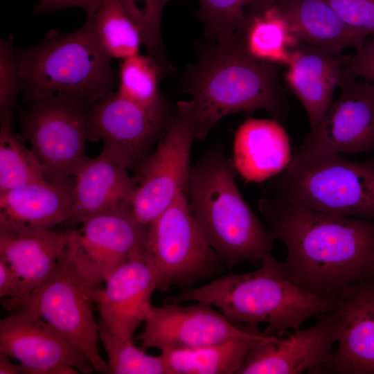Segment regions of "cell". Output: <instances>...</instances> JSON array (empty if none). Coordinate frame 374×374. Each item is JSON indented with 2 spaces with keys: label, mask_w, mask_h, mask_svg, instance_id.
<instances>
[{
  "label": "cell",
  "mask_w": 374,
  "mask_h": 374,
  "mask_svg": "<svg viewBox=\"0 0 374 374\" xmlns=\"http://www.w3.org/2000/svg\"><path fill=\"white\" fill-rule=\"evenodd\" d=\"M99 285L80 267L69 242L53 271L33 292L27 306L82 350L95 371L108 373L107 363L100 355L98 322L93 312Z\"/></svg>",
  "instance_id": "8"
},
{
  "label": "cell",
  "mask_w": 374,
  "mask_h": 374,
  "mask_svg": "<svg viewBox=\"0 0 374 374\" xmlns=\"http://www.w3.org/2000/svg\"><path fill=\"white\" fill-rule=\"evenodd\" d=\"M299 40L335 52L361 48L368 33L345 23L324 0H273Z\"/></svg>",
  "instance_id": "24"
},
{
  "label": "cell",
  "mask_w": 374,
  "mask_h": 374,
  "mask_svg": "<svg viewBox=\"0 0 374 374\" xmlns=\"http://www.w3.org/2000/svg\"><path fill=\"white\" fill-rule=\"evenodd\" d=\"M24 139L12 128H1L0 193L46 180L39 161Z\"/></svg>",
  "instance_id": "29"
},
{
  "label": "cell",
  "mask_w": 374,
  "mask_h": 374,
  "mask_svg": "<svg viewBox=\"0 0 374 374\" xmlns=\"http://www.w3.org/2000/svg\"><path fill=\"white\" fill-rule=\"evenodd\" d=\"M195 138L188 123L177 114L156 149L139 164L130 207L141 224L148 226L186 191Z\"/></svg>",
  "instance_id": "12"
},
{
  "label": "cell",
  "mask_w": 374,
  "mask_h": 374,
  "mask_svg": "<svg viewBox=\"0 0 374 374\" xmlns=\"http://www.w3.org/2000/svg\"><path fill=\"white\" fill-rule=\"evenodd\" d=\"M143 256L159 292L190 287L225 266L198 226L184 191L149 224Z\"/></svg>",
  "instance_id": "7"
},
{
  "label": "cell",
  "mask_w": 374,
  "mask_h": 374,
  "mask_svg": "<svg viewBox=\"0 0 374 374\" xmlns=\"http://www.w3.org/2000/svg\"><path fill=\"white\" fill-rule=\"evenodd\" d=\"M197 15L208 35L217 41L245 31L252 12L271 0H197Z\"/></svg>",
  "instance_id": "31"
},
{
  "label": "cell",
  "mask_w": 374,
  "mask_h": 374,
  "mask_svg": "<svg viewBox=\"0 0 374 374\" xmlns=\"http://www.w3.org/2000/svg\"><path fill=\"white\" fill-rule=\"evenodd\" d=\"M292 155L290 138L275 119L248 118L235 133L233 163L248 182L278 175L290 164Z\"/></svg>",
  "instance_id": "23"
},
{
  "label": "cell",
  "mask_w": 374,
  "mask_h": 374,
  "mask_svg": "<svg viewBox=\"0 0 374 374\" xmlns=\"http://www.w3.org/2000/svg\"><path fill=\"white\" fill-rule=\"evenodd\" d=\"M73 177L47 180L0 193V231L53 229L68 222L73 202Z\"/></svg>",
  "instance_id": "21"
},
{
  "label": "cell",
  "mask_w": 374,
  "mask_h": 374,
  "mask_svg": "<svg viewBox=\"0 0 374 374\" xmlns=\"http://www.w3.org/2000/svg\"><path fill=\"white\" fill-rule=\"evenodd\" d=\"M341 93L293 152L290 164L299 165L342 154L374 150V85L357 80L344 66Z\"/></svg>",
  "instance_id": "10"
},
{
  "label": "cell",
  "mask_w": 374,
  "mask_h": 374,
  "mask_svg": "<svg viewBox=\"0 0 374 374\" xmlns=\"http://www.w3.org/2000/svg\"><path fill=\"white\" fill-rule=\"evenodd\" d=\"M21 280L10 265L0 257V297L12 300L19 294Z\"/></svg>",
  "instance_id": "37"
},
{
  "label": "cell",
  "mask_w": 374,
  "mask_h": 374,
  "mask_svg": "<svg viewBox=\"0 0 374 374\" xmlns=\"http://www.w3.org/2000/svg\"><path fill=\"white\" fill-rule=\"evenodd\" d=\"M99 339L108 357L109 374H168L161 356L137 347L133 338L119 336L98 321Z\"/></svg>",
  "instance_id": "30"
},
{
  "label": "cell",
  "mask_w": 374,
  "mask_h": 374,
  "mask_svg": "<svg viewBox=\"0 0 374 374\" xmlns=\"http://www.w3.org/2000/svg\"><path fill=\"white\" fill-rule=\"evenodd\" d=\"M96 295L100 320L114 333L133 338L152 306L155 276L143 255L127 261L105 280Z\"/></svg>",
  "instance_id": "19"
},
{
  "label": "cell",
  "mask_w": 374,
  "mask_h": 374,
  "mask_svg": "<svg viewBox=\"0 0 374 374\" xmlns=\"http://www.w3.org/2000/svg\"><path fill=\"white\" fill-rule=\"evenodd\" d=\"M139 28L149 54L164 64L161 21L165 6L174 0H119Z\"/></svg>",
  "instance_id": "32"
},
{
  "label": "cell",
  "mask_w": 374,
  "mask_h": 374,
  "mask_svg": "<svg viewBox=\"0 0 374 374\" xmlns=\"http://www.w3.org/2000/svg\"><path fill=\"white\" fill-rule=\"evenodd\" d=\"M346 55L299 41L292 52L285 81L304 107L310 130L321 120L340 85Z\"/></svg>",
  "instance_id": "20"
},
{
  "label": "cell",
  "mask_w": 374,
  "mask_h": 374,
  "mask_svg": "<svg viewBox=\"0 0 374 374\" xmlns=\"http://www.w3.org/2000/svg\"><path fill=\"white\" fill-rule=\"evenodd\" d=\"M244 41L253 57L276 64H287L299 42L271 1L253 11L244 31Z\"/></svg>",
  "instance_id": "26"
},
{
  "label": "cell",
  "mask_w": 374,
  "mask_h": 374,
  "mask_svg": "<svg viewBox=\"0 0 374 374\" xmlns=\"http://www.w3.org/2000/svg\"><path fill=\"white\" fill-rule=\"evenodd\" d=\"M341 328L332 358L315 373L374 374V278L337 294Z\"/></svg>",
  "instance_id": "17"
},
{
  "label": "cell",
  "mask_w": 374,
  "mask_h": 374,
  "mask_svg": "<svg viewBox=\"0 0 374 374\" xmlns=\"http://www.w3.org/2000/svg\"><path fill=\"white\" fill-rule=\"evenodd\" d=\"M348 25L374 37V0H324Z\"/></svg>",
  "instance_id": "34"
},
{
  "label": "cell",
  "mask_w": 374,
  "mask_h": 374,
  "mask_svg": "<svg viewBox=\"0 0 374 374\" xmlns=\"http://www.w3.org/2000/svg\"><path fill=\"white\" fill-rule=\"evenodd\" d=\"M169 69L151 55H135L121 61L118 67V87L122 97L145 107L164 103L159 82Z\"/></svg>",
  "instance_id": "28"
},
{
  "label": "cell",
  "mask_w": 374,
  "mask_h": 374,
  "mask_svg": "<svg viewBox=\"0 0 374 374\" xmlns=\"http://www.w3.org/2000/svg\"><path fill=\"white\" fill-rule=\"evenodd\" d=\"M345 67L357 78L374 85V37L353 55H346Z\"/></svg>",
  "instance_id": "35"
},
{
  "label": "cell",
  "mask_w": 374,
  "mask_h": 374,
  "mask_svg": "<svg viewBox=\"0 0 374 374\" xmlns=\"http://www.w3.org/2000/svg\"><path fill=\"white\" fill-rule=\"evenodd\" d=\"M0 351L19 362L21 373L43 374L51 367L69 365L80 373L95 371L88 357L28 305L0 321Z\"/></svg>",
  "instance_id": "16"
},
{
  "label": "cell",
  "mask_w": 374,
  "mask_h": 374,
  "mask_svg": "<svg viewBox=\"0 0 374 374\" xmlns=\"http://www.w3.org/2000/svg\"><path fill=\"white\" fill-rule=\"evenodd\" d=\"M235 170L223 154L209 153L191 168L186 188L198 226L229 269L261 260L276 239L242 196Z\"/></svg>",
  "instance_id": "4"
},
{
  "label": "cell",
  "mask_w": 374,
  "mask_h": 374,
  "mask_svg": "<svg viewBox=\"0 0 374 374\" xmlns=\"http://www.w3.org/2000/svg\"><path fill=\"white\" fill-rule=\"evenodd\" d=\"M254 271L230 273L196 288H185L170 301H203L217 308L235 323H267L264 332L283 335L308 319L332 311L337 294L323 296L306 291L285 275L282 262L270 253Z\"/></svg>",
  "instance_id": "3"
},
{
  "label": "cell",
  "mask_w": 374,
  "mask_h": 374,
  "mask_svg": "<svg viewBox=\"0 0 374 374\" xmlns=\"http://www.w3.org/2000/svg\"><path fill=\"white\" fill-rule=\"evenodd\" d=\"M275 197L326 213L374 220V157L332 154L292 165L273 182Z\"/></svg>",
  "instance_id": "6"
},
{
  "label": "cell",
  "mask_w": 374,
  "mask_h": 374,
  "mask_svg": "<svg viewBox=\"0 0 374 374\" xmlns=\"http://www.w3.org/2000/svg\"><path fill=\"white\" fill-rule=\"evenodd\" d=\"M87 105L75 94L59 93L34 101L21 113L23 136L47 181L66 180L87 159Z\"/></svg>",
  "instance_id": "9"
},
{
  "label": "cell",
  "mask_w": 374,
  "mask_h": 374,
  "mask_svg": "<svg viewBox=\"0 0 374 374\" xmlns=\"http://www.w3.org/2000/svg\"><path fill=\"white\" fill-rule=\"evenodd\" d=\"M141 332L136 337L141 348L160 351L200 347L233 339L262 335L258 325L235 323L203 301L183 305L171 301L152 306Z\"/></svg>",
  "instance_id": "13"
},
{
  "label": "cell",
  "mask_w": 374,
  "mask_h": 374,
  "mask_svg": "<svg viewBox=\"0 0 374 374\" xmlns=\"http://www.w3.org/2000/svg\"><path fill=\"white\" fill-rule=\"evenodd\" d=\"M171 122L165 103L145 107L116 91L87 105L88 141H102L103 150L128 169L144 160Z\"/></svg>",
  "instance_id": "11"
},
{
  "label": "cell",
  "mask_w": 374,
  "mask_h": 374,
  "mask_svg": "<svg viewBox=\"0 0 374 374\" xmlns=\"http://www.w3.org/2000/svg\"><path fill=\"white\" fill-rule=\"evenodd\" d=\"M317 318L310 328L286 331L257 344L246 355L237 374L315 373L332 358V348L341 328L336 310Z\"/></svg>",
  "instance_id": "15"
},
{
  "label": "cell",
  "mask_w": 374,
  "mask_h": 374,
  "mask_svg": "<svg viewBox=\"0 0 374 374\" xmlns=\"http://www.w3.org/2000/svg\"><path fill=\"white\" fill-rule=\"evenodd\" d=\"M275 335L233 339L197 348L160 351L168 374H233L257 344Z\"/></svg>",
  "instance_id": "25"
},
{
  "label": "cell",
  "mask_w": 374,
  "mask_h": 374,
  "mask_svg": "<svg viewBox=\"0 0 374 374\" xmlns=\"http://www.w3.org/2000/svg\"><path fill=\"white\" fill-rule=\"evenodd\" d=\"M15 55L28 102L70 93L91 104L114 91L117 74L89 17L71 33L48 30L40 43L18 48Z\"/></svg>",
  "instance_id": "5"
},
{
  "label": "cell",
  "mask_w": 374,
  "mask_h": 374,
  "mask_svg": "<svg viewBox=\"0 0 374 374\" xmlns=\"http://www.w3.org/2000/svg\"><path fill=\"white\" fill-rule=\"evenodd\" d=\"M190 75L186 91L192 98L177 102V114L199 140L222 118L236 112L264 109L278 121L287 115L276 64L251 55L244 32L218 41Z\"/></svg>",
  "instance_id": "2"
},
{
  "label": "cell",
  "mask_w": 374,
  "mask_h": 374,
  "mask_svg": "<svg viewBox=\"0 0 374 374\" xmlns=\"http://www.w3.org/2000/svg\"><path fill=\"white\" fill-rule=\"evenodd\" d=\"M148 226L130 205L94 215L71 230L70 246L80 267L100 283L127 261L144 253Z\"/></svg>",
  "instance_id": "14"
},
{
  "label": "cell",
  "mask_w": 374,
  "mask_h": 374,
  "mask_svg": "<svg viewBox=\"0 0 374 374\" xmlns=\"http://www.w3.org/2000/svg\"><path fill=\"white\" fill-rule=\"evenodd\" d=\"M89 17L101 46L112 58L123 60L139 54L143 39L140 30L119 0H102Z\"/></svg>",
  "instance_id": "27"
},
{
  "label": "cell",
  "mask_w": 374,
  "mask_h": 374,
  "mask_svg": "<svg viewBox=\"0 0 374 374\" xmlns=\"http://www.w3.org/2000/svg\"><path fill=\"white\" fill-rule=\"evenodd\" d=\"M128 168L105 150L89 158L74 173L73 202L69 223L130 205L134 188Z\"/></svg>",
  "instance_id": "22"
},
{
  "label": "cell",
  "mask_w": 374,
  "mask_h": 374,
  "mask_svg": "<svg viewBox=\"0 0 374 374\" xmlns=\"http://www.w3.org/2000/svg\"><path fill=\"white\" fill-rule=\"evenodd\" d=\"M13 35L0 39V125L12 128L17 95L21 90L19 66L12 42Z\"/></svg>",
  "instance_id": "33"
},
{
  "label": "cell",
  "mask_w": 374,
  "mask_h": 374,
  "mask_svg": "<svg viewBox=\"0 0 374 374\" xmlns=\"http://www.w3.org/2000/svg\"><path fill=\"white\" fill-rule=\"evenodd\" d=\"M102 0H39L33 9L32 15H37L44 12L73 7L83 8L87 16L95 14L99 9Z\"/></svg>",
  "instance_id": "36"
},
{
  "label": "cell",
  "mask_w": 374,
  "mask_h": 374,
  "mask_svg": "<svg viewBox=\"0 0 374 374\" xmlns=\"http://www.w3.org/2000/svg\"><path fill=\"white\" fill-rule=\"evenodd\" d=\"M10 356L0 351V374L21 373L19 365H15L9 359Z\"/></svg>",
  "instance_id": "38"
},
{
  "label": "cell",
  "mask_w": 374,
  "mask_h": 374,
  "mask_svg": "<svg viewBox=\"0 0 374 374\" xmlns=\"http://www.w3.org/2000/svg\"><path fill=\"white\" fill-rule=\"evenodd\" d=\"M71 231L54 229L19 231H0V257L21 280L19 294L12 300H3L10 312L27 306L33 292L49 277L65 251Z\"/></svg>",
  "instance_id": "18"
},
{
  "label": "cell",
  "mask_w": 374,
  "mask_h": 374,
  "mask_svg": "<svg viewBox=\"0 0 374 374\" xmlns=\"http://www.w3.org/2000/svg\"><path fill=\"white\" fill-rule=\"evenodd\" d=\"M258 207L287 251L285 276L318 295L374 278V220L305 208L274 196Z\"/></svg>",
  "instance_id": "1"
}]
</instances>
